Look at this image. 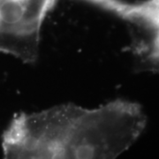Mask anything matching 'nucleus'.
I'll return each mask as SVG.
<instances>
[{"instance_id": "obj_1", "label": "nucleus", "mask_w": 159, "mask_h": 159, "mask_svg": "<svg viewBox=\"0 0 159 159\" xmlns=\"http://www.w3.org/2000/svg\"><path fill=\"white\" fill-rule=\"evenodd\" d=\"M147 123L135 102L115 100L97 109L63 104L15 116L4 133L6 158H115Z\"/></svg>"}, {"instance_id": "obj_2", "label": "nucleus", "mask_w": 159, "mask_h": 159, "mask_svg": "<svg viewBox=\"0 0 159 159\" xmlns=\"http://www.w3.org/2000/svg\"><path fill=\"white\" fill-rule=\"evenodd\" d=\"M131 50L142 70L159 73V0H152L138 19Z\"/></svg>"}]
</instances>
